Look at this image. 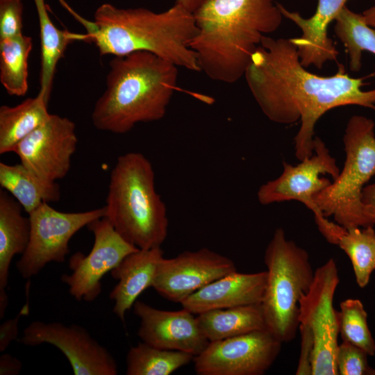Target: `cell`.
I'll return each mask as SVG.
<instances>
[{
  "instance_id": "cell-1",
  "label": "cell",
  "mask_w": 375,
  "mask_h": 375,
  "mask_svg": "<svg viewBox=\"0 0 375 375\" xmlns=\"http://www.w3.org/2000/svg\"><path fill=\"white\" fill-rule=\"evenodd\" d=\"M330 76L308 72L291 39L267 35L251 57L244 77L255 101L272 122H300L294 138L300 161L313 154L315 126L326 112L359 106L375 110V88L363 90V78H352L342 65Z\"/></svg>"
},
{
  "instance_id": "cell-2",
  "label": "cell",
  "mask_w": 375,
  "mask_h": 375,
  "mask_svg": "<svg viewBox=\"0 0 375 375\" xmlns=\"http://www.w3.org/2000/svg\"><path fill=\"white\" fill-rule=\"evenodd\" d=\"M194 16L197 30L189 46L200 71L229 84L244 76L262 38L283 17L274 0H203Z\"/></svg>"
},
{
  "instance_id": "cell-3",
  "label": "cell",
  "mask_w": 375,
  "mask_h": 375,
  "mask_svg": "<svg viewBox=\"0 0 375 375\" xmlns=\"http://www.w3.org/2000/svg\"><path fill=\"white\" fill-rule=\"evenodd\" d=\"M106 88L96 101L94 126L116 134L137 124L164 117L178 83V66L154 53L136 51L114 56Z\"/></svg>"
},
{
  "instance_id": "cell-4",
  "label": "cell",
  "mask_w": 375,
  "mask_h": 375,
  "mask_svg": "<svg viewBox=\"0 0 375 375\" xmlns=\"http://www.w3.org/2000/svg\"><path fill=\"white\" fill-rule=\"evenodd\" d=\"M93 22L95 27L85 33L86 42L94 43L101 56L148 51L178 67L200 71L189 46L197 30L194 14L176 3L160 12L103 3L96 10Z\"/></svg>"
},
{
  "instance_id": "cell-5",
  "label": "cell",
  "mask_w": 375,
  "mask_h": 375,
  "mask_svg": "<svg viewBox=\"0 0 375 375\" xmlns=\"http://www.w3.org/2000/svg\"><path fill=\"white\" fill-rule=\"evenodd\" d=\"M105 217L140 249L160 247L168 231L167 208L155 187L150 161L138 152L118 157L111 171Z\"/></svg>"
},
{
  "instance_id": "cell-6",
  "label": "cell",
  "mask_w": 375,
  "mask_h": 375,
  "mask_svg": "<svg viewBox=\"0 0 375 375\" xmlns=\"http://www.w3.org/2000/svg\"><path fill=\"white\" fill-rule=\"evenodd\" d=\"M264 262L266 285L261 301L266 328L281 342L293 340L299 328V303L314 279L308 252L278 228L267 244Z\"/></svg>"
},
{
  "instance_id": "cell-7",
  "label": "cell",
  "mask_w": 375,
  "mask_h": 375,
  "mask_svg": "<svg viewBox=\"0 0 375 375\" xmlns=\"http://www.w3.org/2000/svg\"><path fill=\"white\" fill-rule=\"evenodd\" d=\"M374 128V122L365 116L353 115L349 119L343 136V169L314 197L323 215L333 217L345 228L372 226L361 197L366 183L375 176Z\"/></svg>"
},
{
  "instance_id": "cell-8",
  "label": "cell",
  "mask_w": 375,
  "mask_h": 375,
  "mask_svg": "<svg viewBox=\"0 0 375 375\" xmlns=\"http://www.w3.org/2000/svg\"><path fill=\"white\" fill-rule=\"evenodd\" d=\"M339 283L337 265L330 258L315 270L309 290L299 300V324L307 326L313 337L312 375L338 374L335 354L339 320L333 299Z\"/></svg>"
},
{
  "instance_id": "cell-9",
  "label": "cell",
  "mask_w": 375,
  "mask_h": 375,
  "mask_svg": "<svg viewBox=\"0 0 375 375\" xmlns=\"http://www.w3.org/2000/svg\"><path fill=\"white\" fill-rule=\"evenodd\" d=\"M105 207L64 212L43 203L28 214L31 234L28 247L16 264L24 278L38 274L47 264L63 262L72 236L92 222L103 217Z\"/></svg>"
},
{
  "instance_id": "cell-10",
  "label": "cell",
  "mask_w": 375,
  "mask_h": 375,
  "mask_svg": "<svg viewBox=\"0 0 375 375\" xmlns=\"http://www.w3.org/2000/svg\"><path fill=\"white\" fill-rule=\"evenodd\" d=\"M283 342L267 328L210 342L194 357L198 375H262L277 358Z\"/></svg>"
},
{
  "instance_id": "cell-11",
  "label": "cell",
  "mask_w": 375,
  "mask_h": 375,
  "mask_svg": "<svg viewBox=\"0 0 375 375\" xmlns=\"http://www.w3.org/2000/svg\"><path fill=\"white\" fill-rule=\"evenodd\" d=\"M282 174L267 181L258 189L257 197L262 205L286 201H297L314 215L316 224L326 217L315 202V196L326 188L331 181L321 175L328 174L335 179L340 173L335 159L330 154L324 142L315 137L313 154L296 165L283 162Z\"/></svg>"
},
{
  "instance_id": "cell-12",
  "label": "cell",
  "mask_w": 375,
  "mask_h": 375,
  "mask_svg": "<svg viewBox=\"0 0 375 375\" xmlns=\"http://www.w3.org/2000/svg\"><path fill=\"white\" fill-rule=\"evenodd\" d=\"M87 227L94 235L93 247L87 255L78 251L70 257L68 265L72 273L63 274L61 280L76 300L91 302L101 292L103 276L140 249L124 240L105 217Z\"/></svg>"
},
{
  "instance_id": "cell-13",
  "label": "cell",
  "mask_w": 375,
  "mask_h": 375,
  "mask_svg": "<svg viewBox=\"0 0 375 375\" xmlns=\"http://www.w3.org/2000/svg\"><path fill=\"white\" fill-rule=\"evenodd\" d=\"M19 342L26 346L47 343L67 358L75 375H116V360L110 352L77 324L33 321L25 328Z\"/></svg>"
},
{
  "instance_id": "cell-14",
  "label": "cell",
  "mask_w": 375,
  "mask_h": 375,
  "mask_svg": "<svg viewBox=\"0 0 375 375\" xmlns=\"http://www.w3.org/2000/svg\"><path fill=\"white\" fill-rule=\"evenodd\" d=\"M78 138L75 124L51 114L49 119L13 149L21 163L40 178L56 182L66 176Z\"/></svg>"
},
{
  "instance_id": "cell-15",
  "label": "cell",
  "mask_w": 375,
  "mask_h": 375,
  "mask_svg": "<svg viewBox=\"0 0 375 375\" xmlns=\"http://www.w3.org/2000/svg\"><path fill=\"white\" fill-rule=\"evenodd\" d=\"M237 271L233 261L208 248L162 258L151 288L168 301L181 303L211 282Z\"/></svg>"
},
{
  "instance_id": "cell-16",
  "label": "cell",
  "mask_w": 375,
  "mask_h": 375,
  "mask_svg": "<svg viewBox=\"0 0 375 375\" xmlns=\"http://www.w3.org/2000/svg\"><path fill=\"white\" fill-rule=\"evenodd\" d=\"M133 312L140 319L138 335L148 344L196 356L210 342L202 333L197 317L184 308L164 310L137 300Z\"/></svg>"
},
{
  "instance_id": "cell-17",
  "label": "cell",
  "mask_w": 375,
  "mask_h": 375,
  "mask_svg": "<svg viewBox=\"0 0 375 375\" xmlns=\"http://www.w3.org/2000/svg\"><path fill=\"white\" fill-rule=\"evenodd\" d=\"M315 13L304 18L299 12L290 11L278 3L283 16L294 23L301 31V36L290 38L297 48L305 67H323L328 61L336 60L339 54L328 35V28L346 6L348 0H317Z\"/></svg>"
},
{
  "instance_id": "cell-18",
  "label": "cell",
  "mask_w": 375,
  "mask_h": 375,
  "mask_svg": "<svg viewBox=\"0 0 375 375\" xmlns=\"http://www.w3.org/2000/svg\"><path fill=\"white\" fill-rule=\"evenodd\" d=\"M267 271L228 274L204 286L181 303L193 314L208 310L261 303Z\"/></svg>"
},
{
  "instance_id": "cell-19",
  "label": "cell",
  "mask_w": 375,
  "mask_h": 375,
  "mask_svg": "<svg viewBox=\"0 0 375 375\" xmlns=\"http://www.w3.org/2000/svg\"><path fill=\"white\" fill-rule=\"evenodd\" d=\"M162 258L161 247L138 249L128 255L110 272L112 277L118 281L109 294L114 301L112 312L123 322L126 312L133 306L138 297L151 288Z\"/></svg>"
},
{
  "instance_id": "cell-20",
  "label": "cell",
  "mask_w": 375,
  "mask_h": 375,
  "mask_svg": "<svg viewBox=\"0 0 375 375\" xmlns=\"http://www.w3.org/2000/svg\"><path fill=\"white\" fill-rule=\"evenodd\" d=\"M23 208L7 191L0 190V318L8 304L6 288L13 257L26 249L31 234L29 217L22 215Z\"/></svg>"
},
{
  "instance_id": "cell-21",
  "label": "cell",
  "mask_w": 375,
  "mask_h": 375,
  "mask_svg": "<svg viewBox=\"0 0 375 375\" xmlns=\"http://www.w3.org/2000/svg\"><path fill=\"white\" fill-rule=\"evenodd\" d=\"M197 318L209 342L266 328L260 303L208 310Z\"/></svg>"
},
{
  "instance_id": "cell-22",
  "label": "cell",
  "mask_w": 375,
  "mask_h": 375,
  "mask_svg": "<svg viewBox=\"0 0 375 375\" xmlns=\"http://www.w3.org/2000/svg\"><path fill=\"white\" fill-rule=\"evenodd\" d=\"M48 102L38 93L17 106L0 107V154L12 152L19 142L49 119Z\"/></svg>"
},
{
  "instance_id": "cell-23",
  "label": "cell",
  "mask_w": 375,
  "mask_h": 375,
  "mask_svg": "<svg viewBox=\"0 0 375 375\" xmlns=\"http://www.w3.org/2000/svg\"><path fill=\"white\" fill-rule=\"evenodd\" d=\"M38 12L41 44L40 89L38 93L49 100L56 66L68 45L86 41V34L58 28L48 14L44 0H33Z\"/></svg>"
},
{
  "instance_id": "cell-24",
  "label": "cell",
  "mask_w": 375,
  "mask_h": 375,
  "mask_svg": "<svg viewBox=\"0 0 375 375\" xmlns=\"http://www.w3.org/2000/svg\"><path fill=\"white\" fill-rule=\"evenodd\" d=\"M0 185L28 214L43 203L58 201L60 198V187L56 182L40 178L21 162H0Z\"/></svg>"
},
{
  "instance_id": "cell-25",
  "label": "cell",
  "mask_w": 375,
  "mask_h": 375,
  "mask_svg": "<svg viewBox=\"0 0 375 375\" xmlns=\"http://www.w3.org/2000/svg\"><path fill=\"white\" fill-rule=\"evenodd\" d=\"M32 38L23 33L0 40V81L8 94L21 97L28 90V59Z\"/></svg>"
},
{
  "instance_id": "cell-26",
  "label": "cell",
  "mask_w": 375,
  "mask_h": 375,
  "mask_svg": "<svg viewBox=\"0 0 375 375\" xmlns=\"http://www.w3.org/2000/svg\"><path fill=\"white\" fill-rule=\"evenodd\" d=\"M184 351L158 348L144 342L131 347L126 355L127 375H170L193 361Z\"/></svg>"
},
{
  "instance_id": "cell-27",
  "label": "cell",
  "mask_w": 375,
  "mask_h": 375,
  "mask_svg": "<svg viewBox=\"0 0 375 375\" xmlns=\"http://www.w3.org/2000/svg\"><path fill=\"white\" fill-rule=\"evenodd\" d=\"M335 33L344 46L351 72H358L362 67V53L375 55V30L369 26L362 14L345 6L335 19Z\"/></svg>"
},
{
  "instance_id": "cell-28",
  "label": "cell",
  "mask_w": 375,
  "mask_h": 375,
  "mask_svg": "<svg viewBox=\"0 0 375 375\" xmlns=\"http://www.w3.org/2000/svg\"><path fill=\"white\" fill-rule=\"evenodd\" d=\"M349 257L358 285L369 283L375 269V231L373 226L344 228L336 244Z\"/></svg>"
},
{
  "instance_id": "cell-29",
  "label": "cell",
  "mask_w": 375,
  "mask_h": 375,
  "mask_svg": "<svg viewBox=\"0 0 375 375\" xmlns=\"http://www.w3.org/2000/svg\"><path fill=\"white\" fill-rule=\"evenodd\" d=\"M339 333L342 342L363 349L369 356L375 354V342L367 324V313L357 299H347L340 304Z\"/></svg>"
},
{
  "instance_id": "cell-30",
  "label": "cell",
  "mask_w": 375,
  "mask_h": 375,
  "mask_svg": "<svg viewBox=\"0 0 375 375\" xmlns=\"http://www.w3.org/2000/svg\"><path fill=\"white\" fill-rule=\"evenodd\" d=\"M368 356L358 347L342 342L338 345L335 354V364L338 374H375V369L368 365Z\"/></svg>"
},
{
  "instance_id": "cell-31",
  "label": "cell",
  "mask_w": 375,
  "mask_h": 375,
  "mask_svg": "<svg viewBox=\"0 0 375 375\" xmlns=\"http://www.w3.org/2000/svg\"><path fill=\"white\" fill-rule=\"evenodd\" d=\"M22 0H0V40L22 33Z\"/></svg>"
},
{
  "instance_id": "cell-32",
  "label": "cell",
  "mask_w": 375,
  "mask_h": 375,
  "mask_svg": "<svg viewBox=\"0 0 375 375\" xmlns=\"http://www.w3.org/2000/svg\"><path fill=\"white\" fill-rule=\"evenodd\" d=\"M301 335L300 353L297 375H312V358L313 353V337L310 329L302 324L299 325Z\"/></svg>"
},
{
  "instance_id": "cell-33",
  "label": "cell",
  "mask_w": 375,
  "mask_h": 375,
  "mask_svg": "<svg viewBox=\"0 0 375 375\" xmlns=\"http://www.w3.org/2000/svg\"><path fill=\"white\" fill-rule=\"evenodd\" d=\"M29 308L26 303L15 318L8 319L0 326V351L3 352L10 344L17 338L18 324L22 316L28 314Z\"/></svg>"
},
{
  "instance_id": "cell-34",
  "label": "cell",
  "mask_w": 375,
  "mask_h": 375,
  "mask_svg": "<svg viewBox=\"0 0 375 375\" xmlns=\"http://www.w3.org/2000/svg\"><path fill=\"white\" fill-rule=\"evenodd\" d=\"M361 200L369 224L374 226L375 225V183L363 188Z\"/></svg>"
},
{
  "instance_id": "cell-35",
  "label": "cell",
  "mask_w": 375,
  "mask_h": 375,
  "mask_svg": "<svg viewBox=\"0 0 375 375\" xmlns=\"http://www.w3.org/2000/svg\"><path fill=\"white\" fill-rule=\"evenodd\" d=\"M22 365L16 357L3 353L0 356V375H17L20 373Z\"/></svg>"
},
{
  "instance_id": "cell-36",
  "label": "cell",
  "mask_w": 375,
  "mask_h": 375,
  "mask_svg": "<svg viewBox=\"0 0 375 375\" xmlns=\"http://www.w3.org/2000/svg\"><path fill=\"white\" fill-rule=\"evenodd\" d=\"M58 2L60 3V5L67 10L69 14H71L76 20H77L79 23H81L86 29V31H89L91 29L94 25L93 21H89L83 17H81L80 15H78L75 10H74L65 1V0H58Z\"/></svg>"
},
{
  "instance_id": "cell-37",
  "label": "cell",
  "mask_w": 375,
  "mask_h": 375,
  "mask_svg": "<svg viewBox=\"0 0 375 375\" xmlns=\"http://www.w3.org/2000/svg\"><path fill=\"white\" fill-rule=\"evenodd\" d=\"M203 0H176L175 3L183 6L188 11L194 13Z\"/></svg>"
},
{
  "instance_id": "cell-38",
  "label": "cell",
  "mask_w": 375,
  "mask_h": 375,
  "mask_svg": "<svg viewBox=\"0 0 375 375\" xmlns=\"http://www.w3.org/2000/svg\"><path fill=\"white\" fill-rule=\"evenodd\" d=\"M367 24L375 30V4L362 13Z\"/></svg>"
}]
</instances>
